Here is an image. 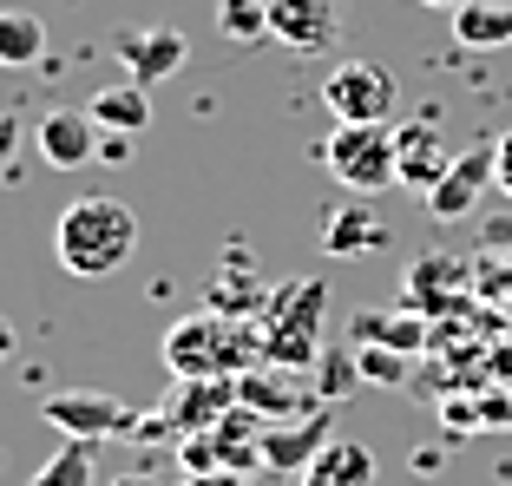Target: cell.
Returning <instances> with one entry per match:
<instances>
[{"label":"cell","instance_id":"cell-1","mask_svg":"<svg viewBox=\"0 0 512 486\" xmlns=\"http://www.w3.org/2000/svg\"><path fill=\"white\" fill-rule=\"evenodd\" d=\"M53 257L79 283H106L138 257V211L112 191H86L53 217Z\"/></svg>","mask_w":512,"mask_h":486},{"label":"cell","instance_id":"cell-2","mask_svg":"<svg viewBox=\"0 0 512 486\" xmlns=\"http://www.w3.org/2000/svg\"><path fill=\"white\" fill-rule=\"evenodd\" d=\"M329 276H289L270 289V303L256 309V342L270 368H316V355L329 349Z\"/></svg>","mask_w":512,"mask_h":486},{"label":"cell","instance_id":"cell-3","mask_svg":"<svg viewBox=\"0 0 512 486\" xmlns=\"http://www.w3.org/2000/svg\"><path fill=\"white\" fill-rule=\"evenodd\" d=\"M263 362V342H256V322H237V316H184L171 322L165 335V368L178 381H237Z\"/></svg>","mask_w":512,"mask_h":486},{"label":"cell","instance_id":"cell-4","mask_svg":"<svg viewBox=\"0 0 512 486\" xmlns=\"http://www.w3.org/2000/svg\"><path fill=\"white\" fill-rule=\"evenodd\" d=\"M322 165L348 198H375L394 184V125H335L322 138Z\"/></svg>","mask_w":512,"mask_h":486},{"label":"cell","instance_id":"cell-5","mask_svg":"<svg viewBox=\"0 0 512 486\" xmlns=\"http://www.w3.org/2000/svg\"><path fill=\"white\" fill-rule=\"evenodd\" d=\"M138 414H145V408L106 395V388H60V395L40 401V421L53 427L60 441H86V447H99V441H132Z\"/></svg>","mask_w":512,"mask_h":486},{"label":"cell","instance_id":"cell-6","mask_svg":"<svg viewBox=\"0 0 512 486\" xmlns=\"http://www.w3.org/2000/svg\"><path fill=\"white\" fill-rule=\"evenodd\" d=\"M322 106L335 125H388L401 112V79L381 60H342L322 79Z\"/></svg>","mask_w":512,"mask_h":486},{"label":"cell","instance_id":"cell-7","mask_svg":"<svg viewBox=\"0 0 512 486\" xmlns=\"http://www.w3.org/2000/svg\"><path fill=\"white\" fill-rule=\"evenodd\" d=\"M447 171H453V152H447V132H440L434 106H421L407 125H394V184L407 198H427Z\"/></svg>","mask_w":512,"mask_h":486},{"label":"cell","instance_id":"cell-8","mask_svg":"<svg viewBox=\"0 0 512 486\" xmlns=\"http://www.w3.org/2000/svg\"><path fill=\"white\" fill-rule=\"evenodd\" d=\"M112 60L138 86H165V79H178L191 66V40L178 27H125V33H112Z\"/></svg>","mask_w":512,"mask_h":486},{"label":"cell","instance_id":"cell-9","mask_svg":"<svg viewBox=\"0 0 512 486\" xmlns=\"http://www.w3.org/2000/svg\"><path fill=\"white\" fill-rule=\"evenodd\" d=\"M237 401H243L250 414H263L270 427L302 421V414L322 408L316 388H309V381H296V368H270V362H256L250 375H237Z\"/></svg>","mask_w":512,"mask_h":486},{"label":"cell","instance_id":"cell-10","mask_svg":"<svg viewBox=\"0 0 512 486\" xmlns=\"http://www.w3.org/2000/svg\"><path fill=\"white\" fill-rule=\"evenodd\" d=\"M270 40L289 53H329L342 40V7L335 0H270Z\"/></svg>","mask_w":512,"mask_h":486},{"label":"cell","instance_id":"cell-11","mask_svg":"<svg viewBox=\"0 0 512 486\" xmlns=\"http://www.w3.org/2000/svg\"><path fill=\"white\" fill-rule=\"evenodd\" d=\"M270 303V283H263V270H256L250 243H224V263L211 270V309L217 316H237V322H256V309Z\"/></svg>","mask_w":512,"mask_h":486},{"label":"cell","instance_id":"cell-12","mask_svg":"<svg viewBox=\"0 0 512 486\" xmlns=\"http://www.w3.org/2000/svg\"><path fill=\"white\" fill-rule=\"evenodd\" d=\"M33 145H40V158L53 171H79L99 158V125H92V112H73V106H53L40 125H33Z\"/></svg>","mask_w":512,"mask_h":486},{"label":"cell","instance_id":"cell-13","mask_svg":"<svg viewBox=\"0 0 512 486\" xmlns=\"http://www.w3.org/2000/svg\"><path fill=\"white\" fill-rule=\"evenodd\" d=\"M329 441H335L329 408L302 414V421H283V427H270V434H263V473H302V467H309V460H316Z\"/></svg>","mask_w":512,"mask_h":486},{"label":"cell","instance_id":"cell-14","mask_svg":"<svg viewBox=\"0 0 512 486\" xmlns=\"http://www.w3.org/2000/svg\"><path fill=\"white\" fill-rule=\"evenodd\" d=\"M316 237H322L329 257H368V250L388 243V224L375 217V204H368V198H348V204H335V211H322Z\"/></svg>","mask_w":512,"mask_h":486},{"label":"cell","instance_id":"cell-15","mask_svg":"<svg viewBox=\"0 0 512 486\" xmlns=\"http://www.w3.org/2000/svg\"><path fill=\"white\" fill-rule=\"evenodd\" d=\"M375 480H381L375 447L348 441V434H335V441L322 447L309 467H302V486H375Z\"/></svg>","mask_w":512,"mask_h":486},{"label":"cell","instance_id":"cell-16","mask_svg":"<svg viewBox=\"0 0 512 486\" xmlns=\"http://www.w3.org/2000/svg\"><path fill=\"white\" fill-rule=\"evenodd\" d=\"M230 408H237V381H178V395L165 401L178 434H211Z\"/></svg>","mask_w":512,"mask_h":486},{"label":"cell","instance_id":"cell-17","mask_svg":"<svg viewBox=\"0 0 512 486\" xmlns=\"http://www.w3.org/2000/svg\"><path fill=\"white\" fill-rule=\"evenodd\" d=\"M92 125L99 132H145L151 125V86H138V79H106V86L92 92Z\"/></svg>","mask_w":512,"mask_h":486},{"label":"cell","instance_id":"cell-18","mask_svg":"<svg viewBox=\"0 0 512 486\" xmlns=\"http://www.w3.org/2000/svg\"><path fill=\"white\" fill-rule=\"evenodd\" d=\"M453 20V40L467 46V53H499L512 46V0H467Z\"/></svg>","mask_w":512,"mask_h":486},{"label":"cell","instance_id":"cell-19","mask_svg":"<svg viewBox=\"0 0 512 486\" xmlns=\"http://www.w3.org/2000/svg\"><path fill=\"white\" fill-rule=\"evenodd\" d=\"M46 60V20L27 7H7L0 14V73H27Z\"/></svg>","mask_w":512,"mask_h":486},{"label":"cell","instance_id":"cell-20","mask_svg":"<svg viewBox=\"0 0 512 486\" xmlns=\"http://www.w3.org/2000/svg\"><path fill=\"white\" fill-rule=\"evenodd\" d=\"M355 342H381V349H427V316L421 309H394V316H381V309H362L355 316Z\"/></svg>","mask_w":512,"mask_h":486},{"label":"cell","instance_id":"cell-21","mask_svg":"<svg viewBox=\"0 0 512 486\" xmlns=\"http://www.w3.org/2000/svg\"><path fill=\"white\" fill-rule=\"evenodd\" d=\"M316 401L322 408H335V401H348L355 388H362V362H355V349H342V342H329V349L316 355Z\"/></svg>","mask_w":512,"mask_h":486},{"label":"cell","instance_id":"cell-22","mask_svg":"<svg viewBox=\"0 0 512 486\" xmlns=\"http://www.w3.org/2000/svg\"><path fill=\"white\" fill-rule=\"evenodd\" d=\"M217 33L230 46H263L270 40V0H217Z\"/></svg>","mask_w":512,"mask_h":486},{"label":"cell","instance_id":"cell-23","mask_svg":"<svg viewBox=\"0 0 512 486\" xmlns=\"http://www.w3.org/2000/svg\"><path fill=\"white\" fill-rule=\"evenodd\" d=\"M453 276H460L453 257H421L414 270H407V309H440L447 289H453Z\"/></svg>","mask_w":512,"mask_h":486},{"label":"cell","instance_id":"cell-24","mask_svg":"<svg viewBox=\"0 0 512 486\" xmlns=\"http://www.w3.org/2000/svg\"><path fill=\"white\" fill-rule=\"evenodd\" d=\"M480 191H486V184H473L467 171L453 165V171H447V178L434 184V191H427L421 204H427V217H440V224H460V217H467L473 204H480Z\"/></svg>","mask_w":512,"mask_h":486},{"label":"cell","instance_id":"cell-25","mask_svg":"<svg viewBox=\"0 0 512 486\" xmlns=\"http://www.w3.org/2000/svg\"><path fill=\"white\" fill-rule=\"evenodd\" d=\"M33 486H99V473H92V447L86 441H60V454L33 473Z\"/></svg>","mask_w":512,"mask_h":486},{"label":"cell","instance_id":"cell-26","mask_svg":"<svg viewBox=\"0 0 512 486\" xmlns=\"http://www.w3.org/2000/svg\"><path fill=\"white\" fill-rule=\"evenodd\" d=\"M355 362H362V388H401V381H407V355L401 349L355 342Z\"/></svg>","mask_w":512,"mask_h":486},{"label":"cell","instance_id":"cell-27","mask_svg":"<svg viewBox=\"0 0 512 486\" xmlns=\"http://www.w3.org/2000/svg\"><path fill=\"white\" fill-rule=\"evenodd\" d=\"M0 178H20V119L0 112Z\"/></svg>","mask_w":512,"mask_h":486},{"label":"cell","instance_id":"cell-28","mask_svg":"<svg viewBox=\"0 0 512 486\" xmlns=\"http://www.w3.org/2000/svg\"><path fill=\"white\" fill-rule=\"evenodd\" d=\"M99 165H132V132H99Z\"/></svg>","mask_w":512,"mask_h":486},{"label":"cell","instance_id":"cell-29","mask_svg":"<svg viewBox=\"0 0 512 486\" xmlns=\"http://www.w3.org/2000/svg\"><path fill=\"white\" fill-rule=\"evenodd\" d=\"M499 191L512 198V132H499Z\"/></svg>","mask_w":512,"mask_h":486},{"label":"cell","instance_id":"cell-30","mask_svg":"<svg viewBox=\"0 0 512 486\" xmlns=\"http://www.w3.org/2000/svg\"><path fill=\"white\" fill-rule=\"evenodd\" d=\"M250 480H256V473H250ZM178 486H243V480H237V473H184Z\"/></svg>","mask_w":512,"mask_h":486},{"label":"cell","instance_id":"cell-31","mask_svg":"<svg viewBox=\"0 0 512 486\" xmlns=\"http://www.w3.org/2000/svg\"><path fill=\"white\" fill-rule=\"evenodd\" d=\"M440 460H447V454H440V447H414V473H434Z\"/></svg>","mask_w":512,"mask_h":486},{"label":"cell","instance_id":"cell-32","mask_svg":"<svg viewBox=\"0 0 512 486\" xmlns=\"http://www.w3.org/2000/svg\"><path fill=\"white\" fill-rule=\"evenodd\" d=\"M7 355H14V322L0 316V368H7Z\"/></svg>","mask_w":512,"mask_h":486},{"label":"cell","instance_id":"cell-33","mask_svg":"<svg viewBox=\"0 0 512 486\" xmlns=\"http://www.w3.org/2000/svg\"><path fill=\"white\" fill-rule=\"evenodd\" d=\"M421 7H434V14H460L467 0H421Z\"/></svg>","mask_w":512,"mask_h":486},{"label":"cell","instance_id":"cell-34","mask_svg":"<svg viewBox=\"0 0 512 486\" xmlns=\"http://www.w3.org/2000/svg\"><path fill=\"white\" fill-rule=\"evenodd\" d=\"M112 486H165V480H151V473H125V480H112Z\"/></svg>","mask_w":512,"mask_h":486},{"label":"cell","instance_id":"cell-35","mask_svg":"<svg viewBox=\"0 0 512 486\" xmlns=\"http://www.w3.org/2000/svg\"><path fill=\"white\" fill-rule=\"evenodd\" d=\"M243 486H270V480H263V473H256V480H243Z\"/></svg>","mask_w":512,"mask_h":486}]
</instances>
